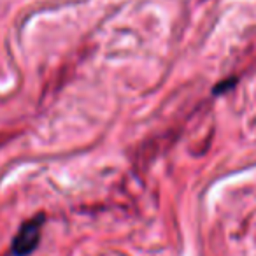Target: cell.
<instances>
[{"label": "cell", "instance_id": "1", "mask_svg": "<svg viewBox=\"0 0 256 256\" xmlns=\"http://www.w3.org/2000/svg\"><path fill=\"white\" fill-rule=\"evenodd\" d=\"M46 221L44 214H37V216L30 218L28 221L20 226L16 232L14 238H12L11 251L14 256H28L37 249L40 242V235H42V224Z\"/></svg>", "mask_w": 256, "mask_h": 256}, {"label": "cell", "instance_id": "2", "mask_svg": "<svg viewBox=\"0 0 256 256\" xmlns=\"http://www.w3.org/2000/svg\"><path fill=\"white\" fill-rule=\"evenodd\" d=\"M235 84V79H226V81L223 82V84H218V86H214V93H221V92H226L228 88H232V86Z\"/></svg>", "mask_w": 256, "mask_h": 256}]
</instances>
